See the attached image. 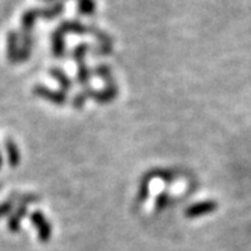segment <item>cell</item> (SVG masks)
I'll use <instances>...</instances> for the list:
<instances>
[{
    "label": "cell",
    "mask_w": 251,
    "mask_h": 251,
    "mask_svg": "<svg viewBox=\"0 0 251 251\" xmlns=\"http://www.w3.org/2000/svg\"><path fill=\"white\" fill-rule=\"evenodd\" d=\"M53 42H54V49L57 50V53H62L63 41H62V36H60V32H54Z\"/></svg>",
    "instance_id": "cell-4"
},
{
    "label": "cell",
    "mask_w": 251,
    "mask_h": 251,
    "mask_svg": "<svg viewBox=\"0 0 251 251\" xmlns=\"http://www.w3.org/2000/svg\"><path fill=\"white\" fill-rule=\"evenodd\" d=\"M78 11L81 14L90 16L95 11V1L94 0H77Z\"/></svg>",
    "instance_id": "cell-3"
},
{
    "label": "cell",
    "mask_w": 251,
    "mask_h": 251,
    "mask_svg": "<svg viewBox=\"0 0 251 251\" xmlns=\"http://www.w3.org/2000/svg\"><path fill=\"white\" fill-rule=\"evenodd\" d=\"M44 1H53V0H44Z\"/></svg>",
    "instance_id": "cell-5"
},
{
    "label": "cell",
    "mask_w": 251,
    "mask_h": 251,
    "mask_svg": "<svg viewBox=\"0 0 251 251\" xmlns=\"http://www.w3.org/2000/svg\"><path fill=\"white\" fill-rule=\"evenodd\" d=\"M62 31H67V32H75V34H84L87 29L85 27L77 23V21H64L62 25H60Z\"/></svg>",
    "instance_id": "cell-2"
},
{
    "label": "cell",
    "mask_w": 251,
    "mask_h": 251,
    "mask_svg": "<svg viewBox=\"0 0 251 251\" xmlns=\"http://www.w3.org/2000/svg\"><path fill=\"white\" fill-rule=\"evenodd\" d=\"M64 9L63 1H54L50 7H45V9H38L39 10V17L46 18V20H52V18L57 17Z\"/></svg>",
    "instance_id": "cell-1"
}]
</instances>
